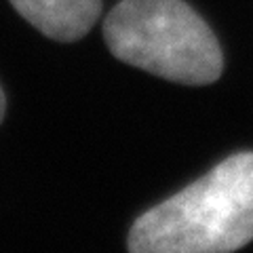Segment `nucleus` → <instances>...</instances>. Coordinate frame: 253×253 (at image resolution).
Instances as JSON below:
<instances>
[{
  "label": "nucleus",
  "mask_w": 253,
  "mask_h": 253,
  "mask_svg": "<svg viewBox=\"0 0 253 253\" xmlns=\"http://www.w3.org/2000/svg\"><path fill=\"white\" fill-rule=\"evenodd\" d=\"M251 241L253 152H241L139 215L129 253H232Z\"/></svg>",
  "instance_id": "nucleus-1"
},
{
  "label": "nucleus",
  "mask_w": 253,
  "mask_h": 253,
  "mask_svg": "<svg viewBox=\"0 0 253 253\" xmlns=\"http://www.w3.org/2000/svg\"><path fill=\"white\" fill-rule=\"evenodd\" d=\"M104 38L121 61L179 84H211L224 70L213 30L184 0H121Z\"/></svg>",
  "instance_id": "nucleus-2"
},
{
  "label": "nucleus",
  "mask_w": 253,
  "mask_h": 253,
  "mask_svg": "<svg viewBox=\"0 0 253 253\" xmlns=\"http://www.w3.org/2000/svg\"><path fill=\"white\" fill-rule=\"evenodd\" d=\"M13 9L46 38L74 42L101 15V0H11Z\"/></svg>",
  "instance_id": "nucleus-3"
},
{
  "label": "nucleus",
  "mask_w": 253,
  "mask_h": 253,
  "mask_svg": "<svg viewBox=\"0 0 253 253\" xmlns=\"http://www.w3.org/2000/svg\"><path fill=\"white\" fill-rule=\"evenodd\" d=\"M4 106H6L4 93H2V89H0V123H2V116H4Z\"/></svg>",
  "instance_id": "nucleus-4"
}]
</instances>
